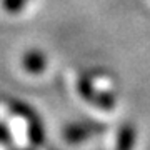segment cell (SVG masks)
Wrapping results in <instances>:
<instances>
[{
    "label": "cell",
    "mask_w": 150,
    "mask_h": 150,
    "mask_svg": "<svg viewBox=\"0 0 150 150\" xmlns=\"http://www.w3.org/2000/svg\"><path fill=\"white\" fill-rule=\"evenodd\" d=\"M105 130V125L98 122H92V120H83V122H74L69 123L64 130V139L69 144H80L85 140L95 137V135L102 134Z\"/></svg>",
    "instance_id": "obj_1"
},
{
    "label": "cell",
    "mask_w": 150,
    "mask_h": 150,
    "mask_svg": "<svg viewBox=\"0 0 150 150\" xmlns=\"http://www.w3.org/2000/svg\"><path fill=\"white\" fill-rule=\"evenodd\" d=\"M47 62H48L47 55L38 48H30L22 57V65H23L25 72L33 75L42 74L43 70L47 69Z\"/></svg>",
    "instance_id": "obj_2"
},
{
    "label": "cell",
    "mask_w": 150,
    "mask_h": 150,
    "mask_svg": "<svg viewBox=\"0 0 150 150\" xmlns=\"http://www.w3.org/2000/svg\"><path fill=\"white\" fill-rule=\"evenodd\" d=\"M137 140V129L134 123H123L117 134L115 150H134Z\"/></svg>",
    "instance_id": "obj_3"
},
{
    "label": "cell",
    "mask_w": 150,
    "mask_h": 150,
    "mask_svg": "<svg viewBox=\"0 0 150 150\" xmlns=\"http://www.w3.org/2000/svg\"><path fill=\"white\" fill-rule=\"evenodd\" d=\"M25 122H27V132L30 142L33 145H42L45 142V127H43V122L42 118L38 117V113L35 112Z\"/></svg>",
    "instance_id": "obj_4"
},
{
    "label": "cell",
    "mask_w": 150,
    "mask_h": 150,
    "mask_svg": "<svg viewBox=\"0 0 150 150\" xmlns=\"http://www.w3.org/2000/svg\"><path fill=\"white\" fill-rule=\"evenodd\" d=\"M77 88H79V93H80L85 100H88V102H92V103H95L97 97L100 93V90H97L95 85H93V82H92L87 75H82L80 79H79Z\"/></svg>",
    "instance_id": "obj_5"
},
{
    "label": "cell",
    "mask_w": 150,
    "mask_h": 150,
    "mask_svg": "<svg viewBox=\"0 0 150 150\" xmlns=\"http://www.w3.org/2000/svg\"><path fill=\"white\" fill-rule=\"evenodd\" d=\"M30 0H2V8L8 13H18L22 12Z\"/></svg>",
    "instance_id": "obj_6"
},
{
    "label": "cell",
    "mask_w": 150,
    "mask_h": 150,
    "mask_svg": "<svg viewBox=\"0 0 150 150\" xmlns=\"http://www.w3.org/2000/svg\"><path fill=\"white\" fill-rule=\"evenodd\" d=\"M8 140H10V130L5 123L0 122V144H5Z\"/></svg>",
    "instance_id": "obj_7"
}]
</instances>
